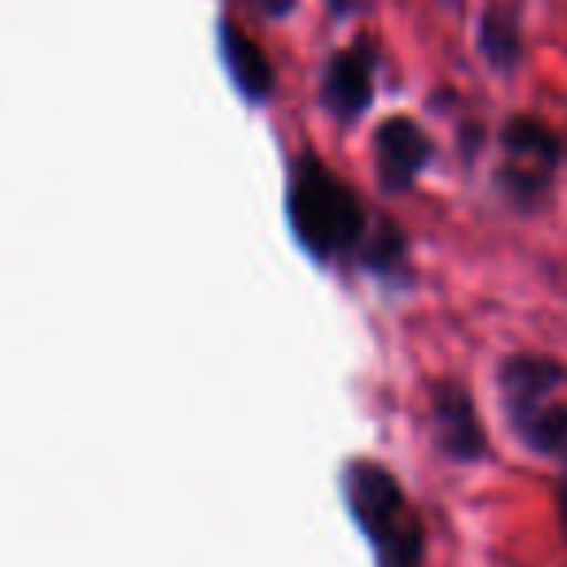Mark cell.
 <instances>
[{
	"instance_id": "6da1fadb",
	"label": "cell",
	"mask_w": 567,
	"mask_h": 567,
	"mask_svg": "<svg viewBox=\"0 0 567 567\" xmlns=\"http://www.w3.org/2000/svg\"><path fill=\"white\" fill-rule=\"evenodd\" d=\"M286 209H290V225L298 231V239L317 259H332L363 236L359 197L317 158H301L293 166Z\"/></svg>"
},
{
	"instance_id": "7a4b0ae2",
	"label": "cell",
	"mask_w": 567,
	"mask_h": 567,
	"mask_svg": "<svg viewBox=\"0 0 567 567\" xmlns=\"http://www.w3.org/2000/svg\"><path fill=\"white\" fill-rule=\"evenodd\" d=\"M348 502L355 522L379 548V567H421L425 537L413 506L405 502L398 478L379 463H351L348 467Z\"/></svg>"
},
{
	"instance_id": "3957f363",
	"label": "cell",
	"mask_w": 567,
	"mask_h": 567,
	"mask_svg": "<svg viewBox=\"0 0 567 567\" xmlns=\"http://www.w3.org/2000/svg\"><path fill=\"white\" fill-rule=\"evenodd\" d=\"M433 158V140L413 124L410 116H390L374 132V163H379V178L386 189H410L421 166Z\"/></svg>"
},
{
	"instance_id": "277c9868",
	"label": "cell",
	"mask_w": 567,
	"mask_h": 567,
	"mask_svg": "<svg viewBox=\"0 0 567 567\" xmlns=\"http://www.w3.org/2000/svg\"><path fill=\"white\" fill-rule=\"evenodd\" d=\"M433 429L436 444L452 460H478L486 452L483 421H478L475 402L460 382H436L433 386Z\"/></svg>"
},
{
	"instance_id": "5b68a950",
	"label": "cell",
	"mask_w": 567,
	"mask_h": 567,
	"mask_svg": "<svg viewBox=\"0 0 567 567\" xmlns=\"http://www.w3.org/2000/svg\"><path fill=\"white\" fill-rule=\"evenodd\" d=\"M371 70H374V59H371V51H367V43L343 47V51L332 54L321 78L324 109L340 120L363 116V109L371 105V93H374Z\"/></svg>"
},
{
	"instance_id": "8992f818",
	"label": "cell",
	"mask_w": 567,
	"mask_h": 567,
	"mask_svg": "<svg viewBox=\"0 0 567 567\" xmlns=\"http://www.w3.org/2000/svg\"><path fill=\"white\" fill-rule=\"evenodd\" d=\"M220 54H225V66L236 82V90L251 101H262L275 85V70H270L267 54L259 51L255 39H247L244 31L231 20H220Z\"/></svg>"
},
{
	"instance_id": "52a82bcc",
	"label": "cell",
	"mask_w": 567,
	"mask_h": 567,
	"mask_svg": "<svg viewBox=\"0 0 567 567\" xmlns=\"http://www.w3.org/2000/svg\"><path fill=\"white\" fill-rule=\"evenodd\" d=\"M498 382L506 390V405L540 402L564 382V367L548 355H509L498 371Z\"/></svg>"
},
{
	"instance_id": "ba28073f",
	"label": "cell",
	"mask_w": 567,
	"mask_h": 567,
	"mask_svg": "<svg viewBox=\"0 0 567 567\" xmlns=\"http://www.w3.org/2000/svg\"><path fill=\"white\" fill-rule=\"evenodd\" d=\"M517 436L537 452H564L567 449V405L560 402H517L509 405Z\"/></svg>"
},
{
	"instance_id": "9c48e42d",
	"label": "cell",
	"mask_w": 567,
	"mask_h": 567,
	"mask_svg": "<svg viewBox=\"0 0 567 567\" xmlns=\"http://www.w3.org/2000/svg\"><path fill=\"white\" fill-rule=\"evenodd\" d=\"M502 143H506V151L509 155H517V158H525V163H533V166H556L560 163V140H556V132L553 127H545L540 120H533V116H514L506 127H502Z\"/></svg>"
},
{
	"instance_id": "30bf717a",
	"label": "cell",
	"mask_w": 567,
	"mask_h": 567,
	"mask_svg": "<svg viewBox=\"0 0 567 567\" xmlns=\"http://www.w3.org/2000/svg\"><path fill=\"white\" fill-rule=\"evenodd\" d=\"M478 47L491 59V66L509 70L522 54V35H517V20L509 8H491L478 23Z\"/></svg>"
},
{
	"instance_id": "8fae6325",
	"label": "cell",
	"mask_w": 567,
	"mask_h": 567,
	"mask_svg": "<svg viewBox=\"0 0 567 567\" xmlns=\"http://www.w3.org/2000/svg\"><path fill=\"white\" fill-rule=\"evenodd\" d=\"M367 267H379V270H386L390 262H398L402 259V231L398 228H382L379 236L371 239V244H367Z\"/></svg>"
},
{
	"instance_id": "7c38bea8",
	"label": "cell",
	"mask_w": 567,
	"mask_h": 567,
	"mask_svg": "<svg viewBox=\"0 0 567 567\" xmlns=\"http://www.w3.org/2000/svg\"><path fill=\"white\" fill-rule=\"evenodd\" d=\"M262 8H267L270 16H286L293 8V0H259Z\"/></svg>"
},
{
	"instance_id": "4fadbf2b",
	"label": "cell",
	"mask_w": 567,
	"mask_h": 567,
	"mask_svg": "<svg viewBox=\"0 0 567 567\" xmlns=\"http://www.w3.org/2000/svg\"><path fill=\"white\" fill-rule=\"evenodd\" d=\"M560 522H564V529H567V478H564V486H560Z\"/></svg>"
}]
</instances>
